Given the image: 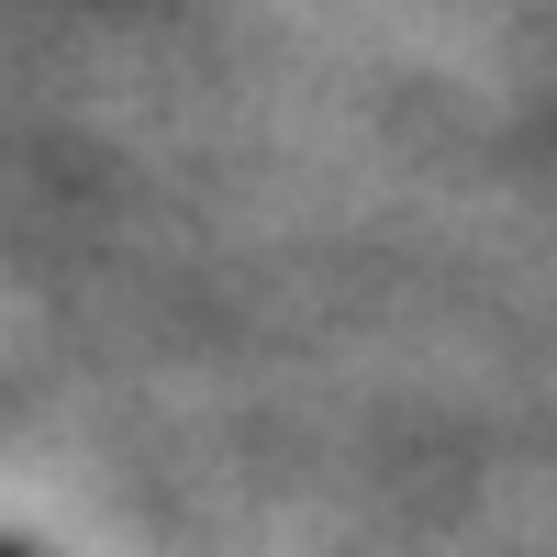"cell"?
<instances>
[{
  "instance_id": "obj_1",
  "label": "cell",
  "mask_w": 557,
  "mask_h": 557,
  "mask_svg": "<svg viewBox=\"0 0 557 557\" xmlns=\"http://www.w3.org/2000/svg\"><path fill=\"white\" fill-rule=\"evenodd\" d=\"M0 557H34V546H0Z\"/></svg>"
}]
</instances>
